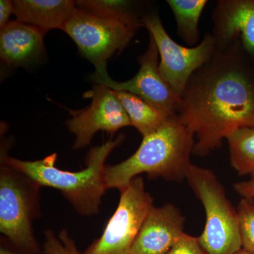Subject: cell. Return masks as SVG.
I'll return each instance as SVG.
<instances>
[{"mask_svg": "<svg viewBox=\"0 0 254 254\" xmlns=\"http://www.w3.org/2000/svg\"><path fill=\"white\" fill-rule=\"evenodd\" d=\"M232 168L240 176L254 173V127L240 128L227 138Z\"/></svg>", "mask_w": 254, "mask_h": 254, "instance_id": "obj_17", "label": "cell"}, {"mask_svg": "<svg viewBox=\"0 0 254 254\" xmlns=\"http://www.w3.org/2000/svg\"><path fill=\"white\" fill-rule=\"evenodd\" d=\"M114 92L126 111L131 126L135 127L143 137L156 131L173 116L150 105L133 93Z\"/></svg>", "mask_w": 254, "mask_h": 254, "instance_id": "obj_15", "label": "cell"}, {"mask_svg": "<svg viewBox=\"0 0 254 254\" xmlns=\"http://www.w3.org/2000/svg\"><path fill=\"white\" fill-rule=\"evenodd\" d=\"M141 21L158 48L160 74L181 98L191 75L208 62L215 53V38L212 33H206L197 46L187 48L178 44L169 36L158 14L143 15Z\"/></svg>", "mask_w": 254, "mask_h": 254, "instance_id": "obj_7", "label": "cell"}, {"mask_svg": "<svg viewBox=\"0 0 254 254\" xmlns=\"http://www.w3.org/2000/svg\"><path fill=\"white\" fill-rule=\"evenodd\" d=\"M39 189L28 177L1 164L0 232L21 253L42 252L33 228L39 213Z\"/></svg>", "mask_w": 254, "mask_h": 254, "instance_id": "obj_5", "label": "cell"}, {"mask_svg": "<svg viewBox=\"0 0 254 254\" xmlns=\"http://www.w3.org/2000/svg\"><path fill=\"white\" fill-rule=\"evenodd\" d=\"M185 217L173 203L153 205L147 214L131 254H167L184 233Z\"/></svg>", "mask_w": 254, "mask_h": 254, "instance_id": "obj_12", "label": "cell"}, {"mask_svg": "<svg viewBox=\"0 0 254 254\" xmlns=\"http://www.w3.org/2000/svg\"><path fill=\"white\" fill-rule=\"evenodd\" d=\"M204 208L205 223L199 242L207 254H235L242 249L238 213L213 171L193 165L186 178Z\"/></svg>", "mask_w": 254, "mask_h": 254, "instance_id": "obj_4", "label": "cell"}, {"mask_svg": "<svg viewBox=\"0 0 254 254\" xmlns=\"http://www.w3.org/2000/svg\"><path fill=\"white\" fill-rule=\"evenodd\" d=\"M167 254H207L199 242L198 237L184 232Z\"/></svg>", "mask_w": 254, "mask_h": 254, "instance_id": "obj_21", "label": "cell"}, {"mask_svg": "<svg viewBox=\"0 0 254 254\" xmlns=\"http://www.w3.org/2000/svg\"><path fill=\"white\" fill-rule=\"evenodd\" d=\"M16 21L38 28L42 33L53 29L64 31L76 11V1L70 0H15Z\"/></svg>", "mask_w": 254, "mask_h": 254, "instance_id": "obj_14", "label": "cell"}, {"mask_svg": "<svg viewBox=\"0 0 254 254\" xmlns=\"http://www.w3.org/2000/svg\"><path fill=\"white\" fill-rule=\"evenodd\" d=\"M0 254H26L21 253L20 252H16V251L11 250V249L8 248L7 247H5L4 245H1V248H0Z\"/></svg>", "mask_w": 254, "mask_h": 254, "instance_id": "obj_24", "label": "cell"}, {"mask_svg": "<svg viewBox=\"0 0 254 254\" xmlns=\"http://www.w3.org/2000/svg\"><path fill=\"white\" fill-rule=\"evenodd\" d=\"M85 95L91 98V105L85 109L70 111L72 118L66 123L68 130L75 136L74 149L91 144L98 131L115 133L120 128L131 126L113 90L104 85L95 84Z\"/></svg>", "mask_w": 254, "mask_h": 254, "instance_id": "obj_9", "label": "cell"}, {"mask_svg": "<svg viewBox=\"0 0 254 254\" xmlns=\"http://www.w3.org/2000/svg\"><path fill=\"white\" fill-rule=\"evenodd\" d=\"M235 254H254L252 252H248V251L244 250V249H241L240 251L235 253Z\"/></svg>", "mask_w": 254, "mask_h": 254, "instance_id": "obj_25", "label": "cell"}, {"mask_svg": "<svg viewBox=\"0 0 254 254\" xmlns=\"http://www.w3.org/2000/svg\"><path fill=\"white\" fill-rule=\"evenodd\" d=\"M207 0H168L176 20L177 33L188 46L195 47L199 41L198 22Z\"/></svg>", "mask_w": 254, "mask_h": 254, "instance_id": "obj_16", "label": "cell"}, {"mask_svg": "<svg viewBox=\"0 0 254 254\" xmlns=\"http://www.w3.org/2000/svg\"><path fill=\"white\" fill-rule=\"evenodd\" d=\"M120 193L118 208L101 236L83 254H131L142 224L153 206V198L141 177L132 180Z\"/></svg>", "mask_w": 254, "mask_h": 254, "instance_id": "obj_8", "label": "cell"}, {"mask_svg": "<svg viewBox=\"0 0 254 254\" xmlns=\"http://www.w3.org/2000/svg\"><path fill=\"white\" fill-rule=\"evenodd\" d=\"M140 68L131 79L119 82L112 79L108 72L94 74L96 84H102L113 91H125L139 97L150 105L170 115H176L180 97L165 81L159 71L160 57L153 38L145 53L138 58Z\"/></svg>", "mask_w": 254, "mask_h": 254, "instance_id": "obj_10", "label": "cell"}, {"mask_svg": "<svg viewBox=\"0 0 254 254\" xmlns=\"http://www.w3.org/2000/svg\"><path fill=\"white\" fill-rule=\"evenodd\" d=\"M194 144V135L177 115H173L156 131L143 136L129 158L116 165H105L107 190L118 189L122 191L141 174H146L149 179L170 182L186 180Z\"/></svg>", "mask_w": 254, "mask_h": 254, "instance_id": "obj_2", "label": "cell"}, {"mask_svg": "<svg viewBox=\"0 0 254 254\" xmlns=\"http://www.w3.org/2000/svg\"><path fill=\"white\" fill-rule=\"evenodd\" d=\"M176 115L194 135L193 154L200 157L237 130L254 127V63L238 41L216 48L191 75Z\"/></svg>", "mask_w": 254, "mask_h": 254, "instance_id": "obj_1", "label": "cell"}, {"mask_svg": "<svg viewBox=\"0 0 254 254\" xmlns=\"http://www.w3.org/2000/svg\"><path fill=\"white\" fill-rule=\"evenodd\" d=\"M125 136L91 148L86 158V167L69 172L56 167V153L35 161L19 160L1 153V162L22 174L38 186L59 190L77 213L84 216L99 213L102 198L107 189L104 180L105 161L110 153L121 145Z\"/></svg>", "mask_w": 254, "mask_h": 254, "instance_id": "obj_3", "label": "cell"}, {"mask_svg": "<svg viewBox=\"0 0 254 254\" xmlns=\"http://www.w3.org/2000/svg\"><path fill=\"white\" fill-rule=\"evenodd\" d=\"M250 180L237 182L233 185L234 190L240 194L242 198L250 200L254 204V173L250 175Z\"/></svg>", "mask_w": 254, "mask_h": 254, "instance_id": "obj_22", "label": "cell"}, {"mask_svg": "<svg viewBox=\"0 0 254 254\" xmlns=\"http://www.w3.org/2000/svg\"><path fill=\"white\" fill-rule=\"evenodd\" d=\"M141 18L102 17L77 8L64 31L75 42L81 55L93 64L95 73H105L108 72V60L125 50L143 26Z\"/></svg>", "mask_w": 254, "mask_h": 254, "instance_id": "obj_6", "label": "cell"}, {"mask_svg": "<svg viewBox=\"0 0 254 254\" xmlns=\"http://www.w3.org/2000/svg\"><path fill=\"white\" fill-rule=\"evenodd\" d=\"M14 13L13 1L1 0L0 1V28H3L10 22L9 18Z\"/></svg>", "mask_w": 254, "mask_h": 254, "instance_id": "obj_23", "label": "cell"}, {"mask_svg": "<svg viewBox=\"0 0 254 254\" xmlns=\"http://www.w3.org/2000/svg\"><path fill=\"white\" fill-rule=\"evenodd\" d=\"M44 33L38 28L10 21L0 32V58L8 66H19L36 59L44 48Z\"/></svg>", "mask_w": 254, "mask_h": 254, "instance_id": "obj_13", "label": "cell"}, {"mask_svg": "<svg viewBox=\"0 0 254 254\" xmlns=\"http://www.w3.org/2000/svg\"><path fill=\"white\" fill-rule=\"evenodd\" d=\"M133 2L121 0H79L76 1L78 9L110 18L121 20L139 19L133 8Z\"/></svg>", "mask_w": 254, "mask_h": 254, "instance_id": "obj_18", "label": "cell"}, {"mask_svg": "<svg viewBox=\"0 0 254 254\" xmlns=\"http://www.w3.org/2000/svg\"><path fill=\"white\" fill-rule=\"evenodd\" d=\"M212 20L216 48L238 41L254 63V0H219Z\"/></svg>", "mask_w": 254, "mask_h": 254, "instance_id": "obj_11", "label": "cell"}, {"mask_svg": "<svg viewBox=\"0 0 254 254\" xmlns=\"http://www.w3.org/2000/svg\"><path fill=\"white\" fill-rule=\"evenodd\" d=\"M43 253L44 254H83L78 251L73 239L68 235L67 230H61L58 234L53 230L45 232V242Z\"/></svg>", "mask_w": 254, "mask_h": 254, "instance_id": "obj_20", "label": "cell"}, {"mask_svg": "<svg viewBox=\"0 0 254 254\" xmlns=\"http://www.w3.org/2000/svg\"><path fill=\"white\" fill-rule=\"evenodd\" d=\"M237 210L242 249L254 254V204L242 198Z\"/></svg>", "mask_w": 254, "mask_h": 254, "instance_id": "obj_19", "label": "cell"}]
</instances>
